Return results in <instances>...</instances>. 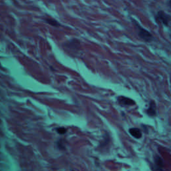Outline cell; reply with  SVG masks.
Segmentation results:
<instances>
[{"instance_id": "cell-6", "label": "cell", "mask_w": 171, "mask_h": 171, "mask_svg": "<svg viewBox=\"0 0 171 171\" xmlns=\"http://www.w3.org/2000/svg\"><path fill=\"white\" fill-rule=\"evenodd\" d=\"M43 20H44L47 23H48L49 25H50L53 27H60V23L56 21L55 19H52L50 18H43Z\"/></svg>"}, {"instance_id": "cell-10", "label": "cell", "mask_w": 171, "mask_h": 171, "mask_svg": "<svg viewBox=\"0 0 171 171\" xmlns=\"http://www.w3.org/2000/svg\"><path fill=\"white\" fill-rule=\"evenodd\" d=\"M152 170L153 171H164V170L163 169L162 167H158V166H156L155 164H154L152 167Z\"/></svg>"}, {"instance_id": "cell-5", "label": "cell", "mask_w": 171, "mask_h": 171, "mask_svg": "<svg viewBox=\"0 0 171 171\" xmlns=\"http://www.w3.org/2000/svg\"><path fill=\"white\" fill-rule=\"evenodd\" d=\"M129 133L136 139H139L142 137L141 130L137 128H132L129 129Z\"/></svg>"}, {"instance_id": "cell-3", "label": "cell", "mask_w": 171, "mask_h": 171, "mask_svg": "<svg viewBox=\"0 0 171 171\" xmlns=\"http://www.w3.org/2000/svg\"><path fill=\"white\" fill-rule=\"evenodd\" d=\"M118 102L122 106H133L135 104V102L132 100L130 98L125 97V96H119L118 98Z\"/></svg>"}, {"instance_id": "cell-8", "label": "cell", "mask_w": 171, "mask_h": 171, "mask_svg": "<svg viewBox=\"0 0 171 171\" xmlns=\"http://www.w3.org/2000/svg\"><path fill=\"white\" fill-rule=\"evenodd\" d=\"M56 130L60 134H64L67 133V129L64 128V127H59V128H57Z\"/></svg>"}, {"instance_id": "cell-1", "label": "cell", "mask_w": 171, "mask_h": 171, "mask_svg": "<svg viewBox=\"0 0 171 171\" xmlns=\"http://www.w3.org/2000/svg\"><path fill=\"white\" fill-rule=\"evenodd\" d=\"M133 23H134L136 28H137L138 36L141 39H143L144 41L146 42H150L151 41H153V37L152 36V34H151L147 30H146L144 28L140 26L136 21L133 20Z\"/></svg>"}, {"instance_id": "cell-9", "label": "cell", "mask_w": 171, "mask_h": 171, "mask_svg": "<svg viewBox=\"0 0 171 171\" xmlns=\"http://www.w3.org/2000/svg\"><path fill=\"white\" fill-rule=\"evenodd\" d=\"M63 144H64V143H63L62 140H58V142L56 143V145L58 146V148L59 149H64L65 148V146Z\"/></svg>"}, {"instance_id": "cell-2", "label": "cell", "mask_w": 171, "mask_h": 171, "mask_svg": "<svg viewBox=\"0 0 171 171\" xmlns=\"http://www.w3.org/2000/svg\"><path fill=\"white\" fill-rule=\"evenodd\" d=\"M155 20L158 23H162L164 26H167L170 22V17L163 11H159L155 16Z\"/></svg>"}, {"instance_id": "cell-4", "label": "cell", "mask_w": 171, "mask_h": 171, "mask_svg": "<svg viewBox=\"0 0 171 171\" xmlns=\"http://www.w3.org/2000/svg\"><path fill=\"white\" fill-rule=\"evenodd\" d=\"M146 114L150 117H154L156 115V104L154 101H151L149 104V106L146 110Z\"/></svg>"}, {"instance_id": "cell-7", "label": "cell", "mask_w": 171, "mask_h": 171, "mask_svg": "<svg viewBox=\"0 0 171 171\" xmlns=\"http://www.w3.org/2000/svg\"><path fill=\"white\" fill-rule=\"evenodd\" d=\"M154 164L160 167H164V163L163 160L159 156H155L154 157Z\"/></svg>"}]
</instances>
